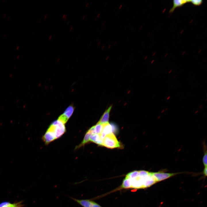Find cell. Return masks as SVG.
<instances>
[{
  "label": "cell",
  "instance_id": "9",
  "mask_svg": "<svg viewBox=\"0 0 207 207\" xmlns=\"http://www.w3.org/2000/svg\"><path fill=\"white\" fill-rule=\"evenodd\" d=\"M23 201L13 203L9 202L4 201L0 203V207H23Z\"/></svg>",
  "mask_w": 207,
  "mask_h": 207
},
{
  "label": "cell",
  "instance_id": "15",
  "mask_svg": "<svg viewBox=\"0 0 207 207\" xmlns=\"http://www.w3.org/2000/svg\"><path fill=\"white\" fill-rule=\"evenodd\" d=\"M207 151L206 150L202 158L203 163L205 167H207Z\"/></svg>",
  "mask_w": 207,
  "mask_h": 207
},
{
  "label": "cell",
  "instance_id": "39",
  "mask_svg": "<svg viewBox=\"0 0 207 207\" xmlns=\"http://www.w3.org/2000/svg\"><path fill=\"white\" fill-rule=\"evenodd\" d=\"M116 43V41H115L114 42V45Z\"/></svg>",
  "mask_w": 207,
  "mask_h": 207
},
{
  "label": "cell",
  "instance_id": "14",
  "mask_svg": "<svg viewBox=\"0 0 207 207\" xmlns=\"http://www.w3.org/2000/svg\"><path fill=\"white\" fill-rule=\"evenodd\" d=\"M190 2H191L194 5L199 6L202 4L203 1L202 0H190Z\"/></svg>",
  "mask_w": 207,
  "mask_h": 207
},
{
  "label": "cell",
  "instance_id": "11",
  "mask_svg": "<svg viewBox=\"0 0 207 207\" xmlns=\"http://www.w3.org/2000/svg\"><path fill=\"white\" fill-rule=\"evenodd\" d=\"M93 134L92 131L91 129H89L87 132L84 137V139L83 141L77 147H76V149L80 147L83 146L85 144L88 143L90 141V138L91 135Z\"/></svg>",
  "mask_w": 207,
  "mask_h": 207
},
{
  "label": "cell",
  "instance_id": "8",
  "mask_svg": "<svg viewBox=\"0 0 207 207\" xmlns=\"http://www.w3.org/2000/svg\"><path fill=\"white\" fill-rule=\"evenodd\" d=\"M42 139L45 144L47 145L55 139L56 138L54 134L52 132L47 130L42 137Z\"/></svg>",
  "mask_w": 207,
  "mask_h": 207
},
{
  "label": "cell",
  "instance_id": "7",
  "mask_svg": "<svg viewBox=\"0 0 207 207\" xmlns=\"http://www.w3.org/2000/svg\"><path fill=\"white\" fill-rule=\"evenodd\" d=\"M101 125V131L100 135L101 139H103L106 135L112 133L113 130L112 126L109 123Z\"/></svg>",
  "mask_w": 207,
  "mask_h": 207
},
{
  "label": "cell",
  "instance_id": "17",
  "mask_svg": "<svg viewBox=\"0 0 207 207\" xmlns=\"http://www.w3.org/2000/svg\"><path fill=\"white\" fill-rule=\"evenodd\" d=\"M207 167H205L203 171V174L205 176H207Z\"/></svg>",
  "mask_w": 207,
  "mask_h": 207
},
{
  "label": "cell",
  "instance_id": "43",
  "mask_svg": "<svg viewBox=\"0 0 207 207\" xmlns=\"http://www.w3.org/2000/svg\"><path fill=\"white\" fill-rule=\"evenodd\" d=\"M206 100L205 101H204V102H206Z\"/></svg>",
  "mask_w": 207,
  "mask_h": 207
},
{
  "label": "cell",
  "instance_id": "3",
  "mask_svg": "<svg viewBox=\"0 0 207 207\" xmlns=\"http://www.w3.org/2000/svg\"><path fill=\"white\" fill-rule=\"evenodd\" d=\"M102 145L111 149L119 148L121 146L120 142L113 133L105 135L102 139Z\"/></svg>",
  "mask_w": 207,
  "mask_h": 207
},
{
  "label": "cell",
  "instance_id": "16",
  "mask_svg": "<svg viewBox=\"0 0 207 207\" xmlns=\"http://www.w3.org/2000/svg\"><path fill=\"white\" fill-rule=\"evenodd\" d=\"M89 207H102L99 205L95 202L92 201Z\"/></svg>",
  "mask_w": 207,
  "mask_h": 207
},
{
  "label": "cell",
  "instance_id": "1",
  "mask_svg": "<svg viewBox=\"0 0 207 207\" xmlns=\"http://www.w3.org/2000/svg\"><path fill=\"white\" fill-rule=\"evenodd\" d=\"M127 179L130 188L143 189L149 187L156 183L152 172L144 170L138 171V175L135 177Z\"/></svg>",
  "mask_w": 207,
  "mask_h": 207
},
{
  "label": "cell",
  "instance_id": "21",
  "mask_svg": "<svg viewBox=\"0 0 207 207\" xmlns=\"http://www.w3.org/2000/svg\"><path fill=\"white\" fill-rule=\"evenodd\" d=\"M170 96H169L168 97H167V99H166V100H169V99H170Z\"/></svg>",
  "mask_w": 207,
  "mask_h": 207
},
{
  "label": "cell",
  "instance_id": "41",
  "mask_svg": "<svg viewBox=\"0 0 207 207\" xmlns=\"http://www.w3.org/2000/svg\"><path fill=\"white\" fill-rule=\"evenodd\" d=\"M102 33V31H101L99 33V34H100L101 33Z\"/></svg>",
  "mask_w": 207,
  "mask_h": 207
},
{
  "label": "cell",
  "instance_id": "4",
  "mask_svg": "<svg viewBox=\"0 0 207 207\" xmlns=\"http://www.w3.org/2000/svg\"><path fill=\"white\" fill-rule=\"evenodd\" d=\"M179 173H166L162 172H152V174L156 182L168 179Z\"/></svg>",
  "mask_w": 207,
  "mask_h": 207
},
{
  "label": "cell",
  "instance_id": "37",
  "mask_svg": "<svg viewBox=\"0 0 207 207\" xmlns=\"http://www.w3.org/2000/svg\"><path fill=\"white\" fill-rule=\"evenodd\" d=\"M98 40H99V38H97V39H96V41H98Z\"/></svg>",
  "mask_w": 207,
  "mask_h": 207
},
{
  "label": "cell",
  "instance_id": "12",
  "mask_svg": "<svg viewBox=\"0 0 207 207\" xmlns=\"http://www.w3.org/2000/svg\"><path fill=\"white\" fill-rule=\"evenodd\" d=\"M90 141L102 145V139H101L100 134L95 133L91 134L90 137Z\"/></svg>",
  "mask_w": 207,
  "mask_h": 207
},
{
  "label": "cell",
  "instance_id": "6",
  "mask_svg": "<svg viewBox=\"0 0 207 207\" xmlns=\"http://www.w3.org/2000/svg\"><path fill=\"white\" fill-rule=\"evenodd\" d=\"M112 107V106L108 107L104 112L97 123L103 124L109 123L110 113Z\"/></svg>",
  "mask_w": 207,
  "mask_h": 207
},
{
  "label": "cell",
  "instance_id": "44",
  "mask_svg": "<svg viewBox=\"0 0 207 207\" xmlns=\"http://www.w3.org/2000/svg\"><path fill=\"white\" fill-rule=\"evenodd\" d=\"M40 20H41V19H40V20H39V22H40Z\"/></svg>",
  "mask_w": 207,
  "mask_h": 207
},
{
  "label": "cell",
  "instance_id": "33",
  "mask_svg": "<svg viewBox=\"0 0 207 207\" xmlns=\"http://www.w3.org/2000/svg\"><path fill=\"white\" fill-rule=\"evenodd\" d=\"M176 76H177V75L176 74V75H175L173 76V78H175L176 77Z\"/></svg>",
  "mask_w": 207,
  "mask_h": 207
},
{
  "label": "cell",
  "instance_id": "24",
  "mask_svg": "<svg viewBox=\"0 0 207 207\" xmlns=\"http://www.w3.org/2000/svg\"><path fill=\"white\" fill-rule=\"evenodd\" d=\"M89 4V3H87L86 5V7H87L88 6Z\"/></svg>",
  "mask_w": 207,
  "mask_h": 207
},
{
  "label": "cell",
  "instance_id": "35",
  "mask_svg": "<svg viewBox=\"0 0 207 207\" xmlns=\"http://www.w3.org/2000/svg\"><path fill=\"white\" fill-rule=\"evenodd\" d=\"M164 111H165V110H162V112H162V113H163V112H164Z\"/></svg>",
  "mask_w": 207,
  "mask_h": 207
},
{
  "label": "cell",
  "instance_id": "28",
  "mask_svg": "<svg viewBox=\"0 0 207 207\" xmlns=\"http://www.w3.org/2000/svg\"><path fill=\"white\" fill-rule=\"evenodd\" d=\"M100 13H99V14H98V15H97V18L99 17V16H100Z\"/></svg>",
  "mask_w": 207,
  "mask_h": 207
},
{
  "label": "cell",
  "instance_id": "20",
  "mask_svg": "<svg viewBox=\"0 0 207 207\" xmlns=\"http://www.w3.org/2000/svg\"><path fill=\"white\" fill-rule=\"evenodd\" d=\"M106 23V22L105 21H104L102 24V25L104 26L105 24Z\"/></svg>",
  "mask_w": 207,
  "mask_h": 207
},
{
  "label": "cell",
  "instance_id": "2",
  "mask_svg": "<svg viewBox=\"0 0 207 207\" xmlns=\"http://www.w3.org/2000/svg\"><path fill=\"white\" fill-rule=\"evenodd\" d=\"M64 124L57 119L52 123L47 130L52 132L56 139L60 137L66 132V129Z\"/></svg>",
  "mask_w": 207,
  "mask_h": 207
},
{
  "label": "cell",
  "instance_id": "26",
  "mask_svg": "<svg viewBox=\"0 0 207 207\" xmlns=\"http://www.w3.org/2000/svg\"><path fill=\"white\" fill-rule=\"evenodd\" d=\"M65 15H65V14H64L63 15V16H62V18H63V19H64V17H65Z\"/></svg>",
  "mask_w": 207,
  "mask_h": 207
},
{
  "label": "cell",
  "instance_id": "30",
  "mask_svg": "<svg viewBox=\"0 0 207 207\" xmlns=\"http://www.w3.org/2000/svg\"><path fill=\"white\" fill-rule=\"evenodd\" d=\"M51 37L52 36H50L49 37V39L50 40L51 39Z\"/></svg>",
  "mask_w": 207,
  "mask_h": 207
},
{
  "label": "cell",
  "instance_id": "36",
  "mask_svg": "<svg viewBox=\"0 0 207 207\" xmlns=\"http://www.w3.org/2000/svg\"><path fill=\"white\" fill-rule=\"evenodd\" d=\"M97 17H95V19H94V20H95V21L96 20H97Z\"/></svg>",
  "mask_w": 207,
  "mask_h": 207
},
{
  "label": "cell",
  "instance_id": "23",
  "mask_svg": "<svg viewBox=\"0 0 207 207\" xmlns=\"http://www.w3.org/2000/svg\"><path fill=\"white\" fill-rule=\"evenodd\" d=\"M172 70H170L169 72H168V74H170L172 72Z\"/></svg>",
  "mask_w": 207,
  "mask_h": 207
},
{
  "label": "cell",
  "instance_id": "22",
  "mask_svg": "<svg viewBox=\"0 0 207 207\" xmlns=\"http://www.w3.org/2000/svg\"><path fill=\"white\" fill-rule=\"evenodd\" d=\"M122 4L120 5L119 7V9H120L122 7Z\"/></svg>",
  "mask_w": 207,
  "mask_h": 207
},
{
  "label": "cell",
  "instance_id": "38",
  "mask_svg": "<svg viewBox=\"0 0 207 207\" xmlns=\"http://www.w3.org/2000/svg\"><path fill=\"white\" fill-rule=\"evenodd\" d=\"M104 26V28H103V29H104L105 28V27H106V26Z\"/></svg>",
  "mask_w": 207,
  "mask_h": 207
},
{
  "label": "cell",
  "instance_id": "32",
  "mask_svg": "<svg viewBox=\"0 0 207 207\" xmlns=\"http://www.w3.org/2000/svg\"><path fill=\"white\" fill-rule=\"evenodd\" d=\"M104 47H105V46H104V45H103V46H102V48H101V49H103V48H104Z\"/></svg>",
  "mask_w": 207,
  "mask_h": 207
},
{
  "label": "cell",
  "instance_id": "10",
  "mask_svg": "<svg viewBox=\"0 0 207 207\" xmlns=\"http://www.w3.org/2000/svg\"><path fill=\"white\" fill-rule=\"evenodd\" d=\"M190 2V0H174L173 1V5L172 7L170 9L169 12L172 13L175 9L178 7L183 6L184 4Z\"/></svg>",
  "mask_w": 207,
  "mask_h": 207
},
{
  "label": "cell",
  "instance_id": "34",
  "mask_svg": "<svg viewBox=\"0 0 207 207\" xmlns=\"http://www.w3.org/2000/svg\"><path fill=\"white\" fill-rule=\"evenodd\" d=\"M168 108H167L164 110H165V111H166L168 110Z\"/></svg>",
  "mask_w": 207,
  "mask_h": 207
},
{
  "label": "cell",
  "instance_id": "27",
  "mask_svg": "<svg viewBox=\"0 0 207 207\" xmlns=\"http://www.w3.org/2000/svg\"><path fill=\"white\" fill-rule=\"evenodd\" d=\"M111 47V45H109L108 47V49H110V48Z\"/></svg>",
  "mask_w": 207,
  "mask_h": 207
},
{
  "label": "cell",
  "instance_id": "29",
  "mask_svg": "<svg viewBox=\"0 0 207 207\" xmlns=\"http://www.w3.org/2000/svg\"><path fill=\"white\" fill-rule=\"evenodd\" d=\"M85 15H84V16H83L82 19H84L85 18Z\"/></svg>",
  "mask_w": 207,
  "mask_h": 207
},
{
  "label": "cell",
  "instance_id": "40",
  "mask_svg": "<svg viewBox=\"0 0 207 207\" xmlns=\"http://www.w3.org/2000/svg\"><path fill=\"white\" fill-rule=\"evenodd\" d=\"M198 112V110H197L196 111V112H195V113H197Z\"/></svg>",
  "mask_w": 207,
  "mask_h": 207
},
{
  "label": "cell",
  "instance_id": "25",
  "mask_svg": "<svg viewBox=\"0 0 207 207\" xmlns=\"http://www.w3.org/2000/svg\"><path fill=\"white\" fill-rule=\"evenodd\" d=\"M72 28H73V27H71L70 28V31H71L72 30Z\"/></svg>",
  "mask_w": 207,
  "mask_h": 207
},
{
  "label": "cell",
  "instance_id": "13",
  "mask_svg": "<svg viewBox=\"0 0 207 207\" xmlns=\"http://www.w3.org/2000/svg\"><path fill=\"white\" fill-rule=\"evenodd\" d=\"M94 126L95 133L100 134L101 131V124L97 123L95 125H94Z\"/></svg>",
  "mask_w": 207,
  "mask_h": 207
},
{
  "label": "cell",
  "instance_id": "31",
  "mask_svg": "<svg viewBox=\"0 0 207 207\" xmlns=\"http://www.w3.org/2000/svg\"><path fill=\"white\" fill-rule=\"evenodd\" d=\"M100 43V42H99L98 43V44H97V46H99V45Z\"/></svg>",
  "mask_w": 207,
  "mask_h": 207
},
{
  "label": "cell",
  "instance_id": "5",
  "mask_svg": "<svg viewBox=\"0 0 207 207\" xmlns=\"http://www.w3.org/2000/svg\"><path fill=\"white\" fill-rule=\"evenodd\" d=\"M74 111V108L72 106L68 107L64 113L59 117L58 120L65 124L72 114Z\"/></svg>",
  "mask_w": 207,
  "mask_h": 207
},
{
  "label": "cell",
  "instance_id": "18",
  "mask_svg": "<svg viewBox=\"0 0 207 207\" xmlns=\"http://www.w3.org/2000/svg\"><path fill=\"white\" fill-rule=\"evenodd\" d=\"M199 108L200 109L202 110V109H203L204 108V107L202 105H201L199 106Z\"/></svg>",
  "mask_w": 207,
  "mask_h": 207
},
{
  "label": "cell",
  "instance_id": "19",
  "mask_svg": "<svg viewBox=\"0 0 207 207\" xmlns=\"http://www.w3.org/2000/svg\"><path fill=\"white\" fill-rule=\"evenodd\" d=\"M47 14H45V17H44V19L45 20V19H46V18H47Z\"/></svg>",
  "mask_w": 207,
  "mask_h": 207
},
{
  "label": "cell",
  "instance_id": "42",
  "mask_svg": "<svg viewBox=\"0 0 207 207\" xmlns=\"http://www.w3.org/2000/svg\"><path fill=\"white\" fill-rule=\"evenodd\" d=\"M79 37H78V38H77V39H78H78H79Z\"/></svg>",
  "mask_w": 207,
  "mask_h": 207
}]
</instances>
